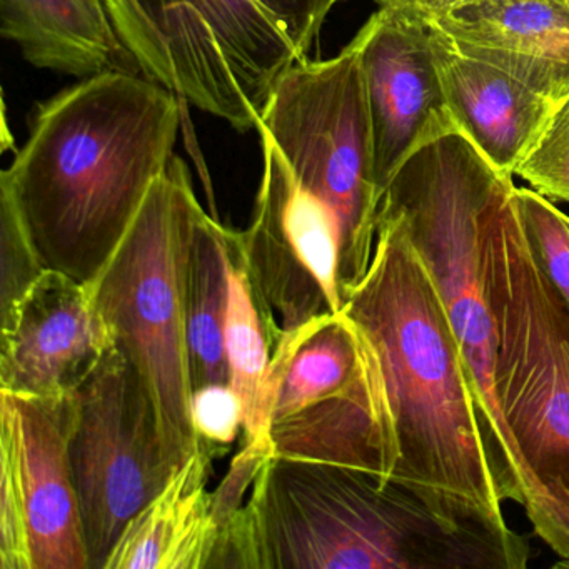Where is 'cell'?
<instances>
[{"label":"cell","mask_w":569,"mask_h":569,"mask_svg":"<svg viewBox=\"0 0 569 569\" xmlns=\"http://www.w3.org/2000/svg\"><path fill=\"white\" fill-rule=\"evenodd\" d=\"M342 312L375 359L388 432L386 482L458 521L508 526L461 348L429 269L398 219L378 214L365 278Z\"/></svg>","instance_id":"1"},{"label":"cell","mask_w":569,"mask_h":569,"mask_svg":"<svg viewBox=\"0 0 569 569\" xmlns=\"http://www.w3.org/2000/svg\"><path fill=\"white\" fill-rule=\"evenodd\" d=\"M179 124L178 96L142 72L82 79L39 108L0 198L46 269L98 278L174 158Z\"/></svg>","instance_id":"2"},{"label":"cell","mask_w":569,"mask_h":569,"mask_svg":"<svg viewBox=\"0 0 569 569\" xmlns=\"http://www.w3.org/2000/svg\"><path fill=\"white\" fill-rule=\"evenodd\" d=\"M508 526L448 518L366 472L271 458L222 546L219 569H525Z\"/></svg>","instance_id":"3"},{"label":"cell","mask_w":569,"mask_h":569,"mask_svg":"<svg viewBox=\"0 0 569 569\" xmlns=\"http://www.w3.org/2000/svg\"><path fill=\"white\" fill-rule=\"evenodd\" d=\"M486 211L481 264L496 325V395L525 479L526 516L569 566V306L536 262L512 204Z\"/></svg>","instance_id":"4"},{"label":"cell","mask_w":569,"mask_h":569,"mask_svg":"<svg viewBox=\"0 0 569 569\" xmlns=\"http://www.w3.org/2000/svg\"><path fill=\"white\" fill-rule=\"evenodd\" d=\"M512 179L455 131L425 146L386 186L378 214L398 219L429 269L461 348L489 469L501 501H525V479L496 395V325L481 264L482 219Z\"/></svg>","instance_id":"5"},{"label":"cell","mask_w":569,"mask_h":569,"mask_svg":"<svg viewBox=\"0 0 569 569\" xmlns=\"http://www.w3.org/2000/svg\"><path fill=\"white\" fill-rule=\"evenodd\" d=\"M338 0H129L142 74L239 132L318 39Z\"/></svg>","instance_id":"6"},{"label":"cell","mask_w":569,"mask_h":569,"mask_svg":"<svg viewBox=\"0 0 569 569\" xmlns=\"http://www.w3.org/2000/svg\"><path fill=\"white\" fill-rule=\"evenodd\" d=\"M202 212L188 168L174 156L106 268L89 282L116 348L144 381L172 471L201 446L192 425L186 281Z\"/></svg>","instance_id":"7"},{"label":"cell","mask_w":569,"mask_h":569,"mask_svg":"<svg viewBox=\"0 0 569 569\" xmlns=\"http://www.w3.org/2000/svg\"><path fill=\"white\" fill-rule=\"evenodd\" d=\"M69 459L91 569H104L122 532L172 476L138 369L112 348L72 392Z\"/></svg>","instance_id":"8"},{"label":"cell","mask_w":569,"mask_h":569,"mask_svg":"<svg viewBox=\"0 0 569 569\" xmlns=\"http://www.w3.org/2000/svg\"><path fill=\"white\" fill-rule=\"evenodd\" d=\"M71 428L72 395L0 389V569H91Z\"/></svg>","instance_id":"9"},{"label":"cell","mask_w":569,"mask_h":569,"mask_svg":"<svg viewBox=\"0 0 569 569\" xmlns=\"http://www.w3.org/2000/svg\"><path fill=\"white\" fill-rule=\"evenodd\" d=\"M242 256L276 342L325 312H341L342 226L335 209L262 152Z\"/></svg>","instance_id":"10"},{"label":"cell","mask_w":569,"mask_h":569,"mask_svg":"<svg viewBox=\"0 0 569 569\" xmlns=\"http://www.w3.org/2000/svg\"><path fill=\"white\" fill-rule=\"evenodd\" d=\"M356 38L382 198L411 156L458 128L442 91L428 26L378 9Z\"/></svg>","instance_id":"11"},{"label":"cell","mask_w":569,"mask_h":569,"mask_svg":"<svg viewBox=\"0 0 569 569\" xmlns=\"http://www.w3.org/2000/svg\"><path fill=\"white\" fill-rule=\"evenodd\" d=\"M2 316L0 389L72 395L116 348L91 286L46 269Z\"/></svg>","instance_id":"12"},{"label":"cell","mask_w":569,"mask_h":569,"mask_svg":"<svg viewBox=\"0 0 569 569\" xmlns=\"http://www.w3.org/2000/svg\"><path fill=\"white\" fill-rule=\"evenodd\" d=\"M428 28L456 128L499 174L515 178L559 101L495 66L461 54L441 31Z\"/></svg>","instance_id":"13"},{"label":"cell","mask_w":569,"mask_h":569,"mask_svg":"<svg viewBox=\"0 0 569 569\" xmlns=\"http://www.w3.org/2000/svg\"><path fill=\"white\" fill-rule=\"evenodd\" d=\"M429 26L546 98L569 94V0H495Z\"/></svg>","instance_id":"14"},{"label":"cell","mask_w":569,"mask_h":569,"mask_svg":"<svg viewBox=\"0 0 569 569\" xmlns=\"http://www.w3.org/2000/svg\"><path fill=\"white\" fill-rule=\"evenodd\" d=\"M212 455L204 446L172 472L129 522L104 569H214L222 529L208 489Z\"/></svg>","instance_id":"15"},{"label":"cell","mask_w":569,"mask_h":569,"mask_svg":"<svg viewBox=\"0 0 569 569\" xmlns=\"http://www.w3.org/2000/svg\"><path fill=\"white\" fill-rule=\"evenodd\" d=\"M361 341L365 361L351 385L272 425L274 458L351 469L386 482L385 399L375 359Z\"/></svg>","instance_id":"16"},{"label":"cell","mask_w":569,"mask_h":569,"mask_svg":"<svg viewBox=\"0 0 569 569\" xmlns=\"http://www.w3.org/2000/svg\"><path fill=\"white\" fill-rule=\"evenodd\" d=\"M0 32L38 69L78 79L141 72L104 0H0Z\"/></svg>","instance_id":"17"},{"label":"cell","mask_w":569,"mask_h":569,"mask_svg":"<svg viewBox=\"0 0 569 569\" xmlns=\"http://www.w3.org/2000/svg\"><path fill=\"white\" fill-rule=\"evenodd\" d=\"M362 361L361 336L342 311L325 312L282 331L269 372L272 425L351 385Z\"/></svg>","instance_id":"18"},{"label":"cell","mask_w":569,"mask_h":569,"mask_svg":"<svg viewBox=\"0 0 569 569\" xmlns=\"http://www.w3.org/2000/svg\"><path fill=\"white\" fill-rule=\"evenodd\" d=\"M232 232L204 211L192 239L186 281V319L194 389L206 385H229L224 328Z\"/></svg>","instance_id":"19"},{"label":"cell","mask_w":569,"mask_h":569,"mask_svg":"<svg viewBox=\"0 0 569 569\" xmlns=\"http://www.w3.org/2000/svg\"><path fill=\"white\" fill-rule=\"evenodd\" d=\"M229 385L244 408V442L271 446L272 396L269 386L276 338L256 298L241 248V232H232L231 278L226 315Z\"/></svg>","instance_id":"20"},{"label":"cell","mask_w":569,"mask_h":569,"mask_svg":"<svg viewBox=\"0 0 569 569\" xmlns=\"http://www.w3.org/2000/svg\"><path fill=\"white\" fill-rule=\"evenodd\" d=\"M522 232L546 278L569 306V216L531 188H512Z\"/></svg>","instance_id":"21"},{"label":"cell","mask_w":569,"mask_h":569,"mask_svg":"<svg viewBox=\"0 0 569 569\" xmlns=\"http://www.w3.org/2000/svg\"><path fill=\"white\" fill-rule=\"evenodd\" d=\"M516 176L545 198L569 202V94L559 101Z\"/></svg>","instance_id":"22"},{"label":"cell","mask_w":569,"mask_h":569,"mask_svg":"<svg viewBox=\"0 0 569 569\" xmlns=\"http://www.w3.org/2000/svg\"><path fill=\"white\" fill-rule=\"evenodd\" d=\"M192 425L199 445L226 451L244 429V408L231 385H206L192 395Z\"/></svg>","instance_id":"23"},{"label":"cell","mask_w":569,"mask_h":569,"mask_svg":"<svg viewBox=\"0 0 569 569\" xmlns=\"http://www.w3.org/2000/svg\"><path fill=\"white\" fill-rule=\"evenodd\" d=\"M0 221H2V296L0 311L11 306L34 279L46 271L26 234L14 208L0 198Z\"/></svg>","instance_id":"24"},{"label":"cell","mask_w":569,"mask_h":569,"mask_svg":"<svg viewBox=\"0 0 569 569\" xmlns=\"http://www.w3.org/2000/svg\"><path fill=\"white\" fill-rule=\"evenodd\" d=\"M375 2L379 9H388L429 26L451 18L456 12L489 4L495 0H375Z\"/></svg>","instance_id":"25"},{"label":"cell","mask_w":569,"mask_h":569,"mask_svg":"<svg viewBox=\"0 0 569 569\" xmlns=\"http://www.w3.org/2000/svg\"><path fill=\"white\" fill-rule=\"evenodd\" d=\"M108 6L109 14H111L112 22H114L116 31L119 38L124 42L128 48L129 39L132 32V18L131 9H129V0H104ZM129 51V49H128Z\"/></svg>","instance_id":"26"},{"label":"cell","mask_w":569,"mask_h":569,"mask_svg":"<svg viewBox=\"0 0 569 569\" xmlns=\"http://www.w3.org/2000/svg\"><path fill=\"white\" fill-rule=\"evenodd\" d=\"M338 2H342V0H338Z\"/></svg>","instance_id":"27"}]
</instances>
